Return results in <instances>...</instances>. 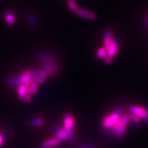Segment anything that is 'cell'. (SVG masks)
<instances>
[{
  "label": "cell",
  "instance_id": "obj_10",
  "mask_svg": "<svg viewBox=\"0 0 148 148\" xmlns=\"http://www.w3.org/2000/svg\"><path fill=\"white\" fill-rule=\"evenodd\" d=\"M5 83H6L7 85H8V86H18L19 84H22L21 75L8 77V78L6 79V80H5Z\"/></svg>",
  "mask_w": 148,
  "mask_h": 148
},
{
  "label": "cell",
  "instance_id": "obj_6",
  "mask_svg": "<svg viewBox=\"0 0 148 148\" xmlns=\"http://www.w3.org/2000/svg\"><path fill=\"white\" fill-rule=\"evenodd\" d=\"M53 132L55 135V137L62 141H67L68 134L64 127H61L58 125H55L53 126Z\"/></svg>",
  "mask_w": 148,
  "mask_h": 148
},
{
  "label": "cell",
  "instance_id": "obj_19",
  "mask_svg": "<svg viewBox=\"0 0 148 148\" xmlns=\"http://www.w3.org/2000/svg\"><path fill=\"white\" fill-rule=\"evenodd\" d=\"M27 18H28L29 24L31 26L34 27L37 24V20L36 16L33 15V14H29L28 16H27Z\"/></svg>",
  "mask_w": 148,
  "mask_h": 148
},
{
  "label": "cell",
  "instance_id": "obj_18",
  "mask_svg": "<svg viewBox=\"0 0 148 148\" xmlns=\"http://www.w3.org/2000/svg\"><path fill=\"white\" fill-rule=\"evenodd\" d=\"M67 5L70 10L74 12L78 8L76 1L75 0H69V1H67Z\"/></svg>",
  "mask_w": 148,
  "mask_h": 148
},
{
  "label": "cell",
  "instance_id": "obj_7",
  "mask_svg": "<svg viewBox=\"0 0 148 148\" xmlns=\"http://www.w3.org/2000/svg\"><path fill=\"white\" fill-rule=\"evenodd\" d=\"M75 13L76 14L77 16L81 18H85V19L94 20L96 18V15L95 13H93V12L90 10H86V9L78 8L75 10Z\"/></svg>",
  "mask_w": 148,
  "mask_h": 148
},
{
  "label": "cell",
  "instance_id": "obj_17",
  "mask_svg": "<svg viewBox=\"0 0 148 148\" xmlns=\"http://www.w3.org/2000/svg\"><path fill=\"white\" fill-rule=\"evenodd\" d=\"M97 56L99 59H101V60H104V58H106V51L105 50V49L103 47H101L99 49H97Z\"/></svg>",
  "mask_w": 148,
  "mask_h": 148
},
{
  "label": "cell",
  "instance_id": "obj_25",
  "mask_svg": "<svg viewBox=\"0 0 148 148\" xmlns=\"http://www.w3.org/2000/svg\"><path fill=\"white\" fill-rule=\"evenodd\" d=\"M147 23H148V16H147Z\"/></svg>",
  "mask_w": 148,
  "mask_h": 148
},
{
  "label": "cell",
  "instance_id": "obj_13",
  "mask_svg": "<svg viewBox=\"0 0 148 148\" xmlns=\"http://www.w3.org/2000/svg\"><path fill=\"white\" fill-rule=\"evenodd\" d=\"M127 117H128L129 121L131 122V125H137L138 123H139L141 121V119L136 114L130 113L127 114Z\"/></svg>",
  "mask_w": 148,
  "mask_h": 148
},
{
  "label": "cell",
  "instance_id": "obj_24",
  "mask_svg": "<svg viewBox=\"0 0 148 148\" xmlns=\"http://www.w3.org/2000/svg\"><path fill=\"white\" fill-rule=\"evenodd\" d=\"M3 142H4V138H3V135L0 134V147L3 144Z\"/></svg>",
  "mask_w": 148,
  "mask_h": 148
},
{
  "label": "cell",
  "instance_id": "obj_8",
  "mask_svg": "<svg viewBox=\"0 0 148 148\" xmlns=\"http://www.w3.org/2000/svg\"><path fill=\"white\" fill-rule=\"evenodd\" d=\"M60 140H58L57 138L54 137L42 141V143H40V148H52L56 147V146L60 145Z\"/></svg>",
  "mask_w": 148,
  "mask_h": 148
},
{
  "label": "cell",
  "instance_id": "obj_1",
  "mask_svg": "<svg viewBox=\"0 0 148 148\" xmlns=\"http://www.w3.org/2000/svg\"><path fill=\"white\" fill-rule=\"evenodd\" d=\"M112 34L111 30L108 29L105 32L103 38V48L106 51V56L104 60L108 64L112 63L113 57L117 55L119 50L118 42L112 38Z\"/></svg>",
  "mask_w": 148,
  "mask_h": 148
},
{
  "label": "cell",
  "instance_id": "obj_22",
  "mask_svg": "<svg viewBox=\"0 0 148 148\" xmlns=\"http://www.w3.org/2000/svg\"><path fill=\"white\" fill-rule=\"evenodd\" d=\"M78 148H97L95 146L88 143H82L79 145Z\"/></svg>",
  "mask_w": 148,
  "mask_h": 148
},
{
  "label": "cell",
  "instance_id": "obj_4",
  "mask_svg": "<svg viewBox=\"0 0 148 148\" xmlns=\"http://www.w3.org/2000/svg\"><path fill=\"white\" fill-rule=\"evenodd\" d=\"M63 125L64 129L68 134V140L69 143H73L75 140V132H74V126H75V120L73 116L69 112H66L63 116Z\"/></svg>",
  "mask_w": 148,
  "mask_h": 148
},
{
  "label": "cell",
  "instance_id": "obj_21",
  "mask_svg": "<svg viewBox=\"0 0 148 148\" xmlns=\"http://www.w3.org/2000/svg\"><path fill=\"white\" fill-rule=\"evenodd\" d=\"M36 74H37V75H38V76L45 77V78H47V77H48L47 73H46V72L45 71V70H44L43 69L36 70Z\"/></svg>",
  "mask_w": 148,
  "mask_h": 148
},
{
  "label": "cell",
  "instance_id": "obj_12",
  "mask_svg": "<svg viewBox=\"0 0 148 148\" xmlns=\"http://www.w3.org/2000/svg\"><path fill=\"white\" fill-rule=\"evenodd\" d=\"M43 120L41 118H32V119H29L28 124L32 127H39L43 124Z\"/></svg>",
  "mask_w": 148,
  "mask_h": 148
},
{
  "label": "cell",
  "instance_id": "obj_14",
  "mask_svg": "<svg viewBox=\"0 0 148 148\" xmlns=\"http://www.w3.org/2000/svg\"><path fill=\"white\" fill-rule=\"evenodd\" d=\"M4 18H5V21H6V23L10 24V25H12V24L15 23V21H16L15 16H14L13 14L10 13V12H7V13H5Z\"/></svg>",
  "mask_w": 148,
  "mask_h": 148
},
{
  "label": "cell",
  "instance_id": "obj_23",
  "mask_svg": "<svg viewBox=\"0 0 148 148\" xmlns=\"http://www.w3.org/2000/svg\"><path fill=\"white\" fill-rule=\"evenodd\" d=\"M45 80H46V78H45V77L38 76L36 78V82L38 83V84H42L45 82Z\"/></svg>",
  "mask_w": 148,
  "mask_h": 148
},
{
  "label": "cell",
  "instance_id": "obj_3",
  "mask_svg": "<svg viewBox=\"0 0 148 148\" xmlns=\"http://www.w3.org/2000/svg\"><path fill=\"white\" fill-rule=\"evenodd\" d=\"M129 119L127 114H123L116 124L109 130L111 134L117 138H121L126 134L127 126L129 123Z\"/></svg>",
  "mask_w": 148,
  "mask_h": 148
},
{
  "label": "cell",
  "instance_id": "obj_5",
  "mask_svg": "<svg viewBox=\"0 0 148 148\" xmlns=\"http://www.w3.org/2000/svg\"><path fill=\"white\" fill-rule=\"evenodd\" d=\"M129 111L130 113L137 115L141 119V121L148 122V109L139 106H130L129 107Z\"/></svg>",
  "mask_w": 148,
  "mask_h": 148
},
{
  "label": "cell",
  "instance_id": "obj_9",
  "mask_svg": "<svg viewBox=\"0 0 148 148\" xmlns=\"http://www.w3.org/2000/svg\"><path fill=\"white\" fill-rule=\"evenodd\" d=\"M27 89H28V86H27L25 84H21L18 86L17 88V95L19 100L24 101L25 100V94Z\"/></svg>",
  "mask_w": 148,
  "mask_h": 148
},
{
  "label": "cell",
  "instance_id": "obj_15",
  "mask_svg": "<svg viewBox=\"0 0 148 148\" xmlns=\"http://www.w3.org/2000/svg\"><path fill=\"white\" fill-rule=\"evenodd\" d=\"M42 66H43V69L45 70V71L47 73L48 76H53V75H54V73L53 72L52 69H51L50 65H49L48 60L47 62L42 63Z\"/></svg>",
  "mask_w": 148,
  "mask_h": 148
},
{
  "label": "cell",
  "instance_id": "obj_16",
  "mask_svg": "<svg viewBox=\"0 0 148 148\" xmlns=\"http://www.w3.org/2000/svg\"><path fill=\"white\" fill-rule=\"evenodd\" d=\"M38 85L39 84H38L36 82H32V81H31L28 88L31 92L32 93V95L36 94L37 92H38Z\"/></svg>",
  "mask_w": 148,
  "mask_h": 148
},
{
  "label": "cell",
  "instance_id": "obj_11",
  "mask_svg": "<svg viewBox=\"0 0 148 148\" xmlns=\"http://www.w3.org/2000/svg\"><path fill=\"white\" fill-rule=\"evenodd\" d=\"M22 84H25L29 87L31 82V71H26L21 75Z\"/></svg>",
  "mask_w": 148,
  "mask_h": 148
},
{
  "label": "cell",
  "instance_id": "obj_20",
  "mask_svg": "<svg viewBox=\"0 0 148 148\" xmlns=\"http://www.w3.org/2000/svg\"><path fill=\"white\" fill-rule=\"evenodd\" d=\"M32 96H33L32 93V92H31V91H30V90H29V88H28V89H27V92H26V94H25V100H24V101H25L27 103L31 102V101H32Z\"/></svg>",
  "mask_w": 148,
  "mask_h": 148
},
{
  "label": "cell",
  "instance_id": "obj_2",
  "mask_svg": "<svg viewBox=\"0 0 148 148\" xmlns=\"http://www.w3.org/2000/svg\"><path fill=\"white\" fill-rule=\"evenodd\" d=\"M123 114V110L121 107L116 106L113 112H110L101 121V125L104 129L110 130L114 126V125L119 122L121 119V116Z\"/></svg>",
  "mask_w": 148,
  "mask_h": 148
}]
</instances>
